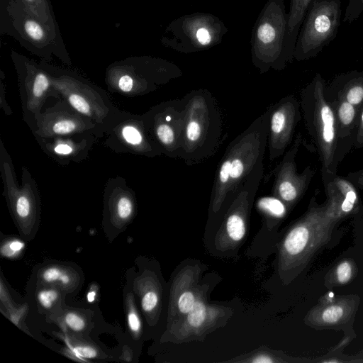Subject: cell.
Wrapping results in <instances>:
<instances>
[{"label":"cell","instance_id":"obj_1","mask_svg":"<svg viewBox=\"0 0 363 363\" xmlns=\"http://www.w3.org/2000/svg\"><path fill=\"white\" fill-rule=\"evenodd\" d=\"M270 111L271 106L228 144L214 177L208 209L210 220L224 212L248 174L263 162Z\"/></svg>","mask_w":363,"mask_h":363},{"label":"cell","instance_id":"obj_2","mask_svg":"<svg viewBox=\"0 0 363 363\" xmlns=\"http://www.w3.org/2000/svg\"><path fill=\"white\" fill-rule=\"evenodd\" d=\"M316 193L308 208L289 229L279 243L278 272L284 284L294 280L325 244L338 223L327 201L319 204Z\"/></svg>","mask_w":363,"mask_h":363},{"label":"cell","instance_id":"obj_3","mask_svg":"<svg viewBox=\"0 0 363 363\" xmlns=\"http://www.w3.org/2000/svg\"><path fill=\"white\" fill-rule=\"evenodd\" d=\"M185 99V117L179 157L188 166L206 162L214 156L225 140L223 111L207 89H194Z\"/></svg>","mask_w":363,"mask_h":363},{"label":"cell","instance_id":"obj_4","mask_svg":"<svg viewBox=\"0 0 363 363\" xmlns=\"http://www.w3.org/2000/svg\"><path fill=\"white\" fill-rule=\"evenodd\" d=\"M326 82L320 73L300 91L302 119L313 143L312 150L318 155L322 178L337 174L336 120L333 109L325 94Z\"/></svg>","mask_w":363,"mask_h":363},{"label":"cell","instance_id":"obj_5","mask_svg":"<svg viewBox=\"0 0 363 363\" xmlns=\"http://www.w3.org/2000/svg\"><path fill=\"white\" fill-rule=\"evenodd\" d=\"M1 33L47 60L52 54L69 62L58 28L42 22L17 0H1Z\"/></svg>","mask_w":363,"mask_h":363},{"label":"cell","instance_id":"obj_6","mask_svg":"<svg viewBox=\"0 0 363 363\" xmlns=\"http://www.w3.org/2000/svg\"><path fill=\"white\" fill-rule=\"evenodd\" d=\"M288 13L284 0H267L259 12L251 35V59L260 74L281 71L287 66L283 49L287 31Z\"/></svg>","mask_w":363,"mask_h":363},{"label":"cell","instance_id":"obj_7","mask_svg":"<svg viewBox=\"0 0 363 363\" xmlns=\"http://www.w3.org/2000/svg\"><path fill=\"white\" fill-rule=\"evenodd\" d=\"M228 31L224 22L208 13L196 12L172 21L161 38L164 46L181 53L207 50L218 44Z\"/></svg>","mask_w":363,"mask_h":363},{"label":"cell","instance_id":"obj_8","mask_svg":"<svg viewBox=\"0 0 363 363\" xmlns=\"http://www.w3.org/2000/svg\"><path fill=\"white\" fill-rule=\"evenodd\" d=\"M341 15V0H313L298 33L294 59L315 57L335 38Z\"/></svg>","mask_w":363,"mask_h":363},{"label":"cell","instance_id":"obj_9","mask_svg":"<svg viewBox=\"0 0 363 363\" xmlns=\"http://www.w3.org/2000/svg\"><path fill=\"white\" fill-rule=\"evenodd\" d=\"M263 178L264 164L261 162L246 177L231 203L213 220L219 223L214 240L218 250H234L245 238L250 211Z\"/></svg>","mask_w":363,"mask_h":363},{"label":"cell","instance_id":"obj_10","mask_svg":"<svg viewBox=\"0 0 363 363\" xmlns=\"http://www.w3.org/2000/svg\"><path fill=\"white\" fill-rule=\"evenodd\" d=\"M185 99H172L153 107L145 121L152 141L162 154L178 158L182 146Z\"/></svg>","mask_w":363,"mask_h":363},{"label":"cell","instance_id":"obj_11","mask_svg":"<svg viewBox=\"0 0 363 363\" xmlns=\"http://www.w3.org/2000/svg\"><path fill=\"white\" fill-rule=\"evenodd\" d=\"M303 139V135L298 133L281 161L271 172L274 176L272 195L282 201L289 211L303 196L315 172L311 165L306 167L301 173L297 171L296 157Z\"/></svg>","mask_w":363,"mask_h":363},{"label":"cell","instance_id":"obj_12","mask_svg":"<svg viewBox=\"0 0 363 363\" xmlns=\"http://www.w3.org/2000/svg\"><path fill=\"white\" fill-rule=\"evenodd\" d=\"M359 303V297L355 294L336 296L328 293L308 311L304 322L315 330H346L352 326Z\"/></svg>","mask_w":363,"mask_h":363},{"label":"cell","instance_id":"obj_13","mask_svg":"<svg viewBox=\"0 0 363 363\" xmlns=\"http://www.w3.org/2000/svg\"><path fill=\"white\" fill-rule=\"evenodd\" d=\"M301 119L300 102L294 94L271 105L267 138L271 162L282 156L291 145L295 129Z\"/></svg>","mask_w":363,"mask_h":363},{"label":"cell","instance_id":"obj_14","mask_svg":"<svg viewBox=\"0 0 363 363\" xmlns=\"http://www.w3.org/2000/svg\"><path fill=\"white\" fill-rule=\"evenodd\" d=\"M326 201L339 222L360 210L359 194L357 187L346 177L335 174L322 178Z\"/></svg>","mask_w":363,"mask_h":363},{"label":"cell","instance_id":"obj_15","mask_svg":"<svg viewBox=\"0 0 363 363\" xmlns=\"http://www.w3.org/2000/svg\"><path fill=\"white\" fill-rule=\"evenodd\" d=\"M11 57L16 69L21 72L23 85L27 95V109L36 114L50 89L51 77L25 56L12 51Z\"/></svg>","mask_w":363,"mask_h":363},{"label":"cell","instance_id":"obj_16","mask_svg":"<svg viewBox=\"0 0 363 363\" xmlns=\"http://www.w3.org/2000/svg\"><path fill=\"white\" fill-rule=\"evenodd\" d=\"M51 81L54 87L62 93L69 104L79 113L98 121L106 116V106L89 87L70 77L51 78Z\"/></svg>","mask_w":363,"mask_h":363},{"label":"cell","instance_id":"obj_17","mask_svg":"<svg viewBox=\"0 0 363 363\" xmlns=\"http://www.w3.org/2000/svg\"><path fill=\"white\" fill-rule=\"evenodd\" d=\"M223 317L224 309L208 305L201 294L194 308L176 320V340L185 341L201 336L218 324V318Z\"/></svg>","mask_w":363,"mask_h":363},{"label":"cell","instance_id":"obj_18","mask_svg":"<svg viewBox=\"0 0 363 363\" xmlns=\"http://www.w3.org/2000/svg\"><path fill=\"white\" fill-rule=\"evenodd\" d=\"M325 96L335 116L337 131L335 162L338 167L352 148L360 111L342 98Z\"/></svg>","mask_w":363,"mask_h":363},{"label":"cell","instance_id":"obj_19","mask_svg":"<svg viewBox=\"0 0 363 363\" xmlns=\"http://www.w3.org/2000/svg\"><path fill=\"white\" fill-rule=\"evenodd\" d=\"M35 118L36 133L47 138L81 133L93 126L78 113L67 111H49L36 115Z\"/></svg>","mask_w":363,"mask_h":363},{"label":"cell","instance_id":"obj_20","mask_svg":"<svg viewBox=\"0 0 363 363\" xmlns=\"http://www.w3.org/2000/svg\"><path fill=\"white\" fill-rule=\"evenodd\" d=\"M325 94L327 96L342 98L360 111L363 106V69L337 75L329 84H325Z\"/></svg>","mask_w":363,"mask_h":363},{"label":"cell","instance_id":"obj_21","mask_svg":"<svg viewBox=\"0 0 363 363\" xmlns=\"http://www.w3.org/2000/svg\"><path fill=\"white\" fill-rule=\"evenodd\" d=\"M289 1L287 31L283 49V60L286 66L294 59V50L298 33L313 0Z\"/></svg>","mask_w":363,"mask_h":363},{"label":"cell","instance_id":"obj_22","mask_svg":"<svg viewBox=\"0 0 363 363\" xmlns=\"http://www.w3.org/2000/svg\"><path fill=\"white\" fill-rule=\"evenodd\" d=\"M357 266L351 258L338 262L324 278V284L328 288L348 284L357 274Z\"/></svg>","mask_w":363,"mask_h":363},{"label":"cell","instance_id":"obj_23","mask_svg":"<svg viewBox=\"0 0 363 363\" xmlns=\"http://www.w3.org/2000/svg\"><path fill=\"white\" fill-rule=\"evenodd\" d=\"M201 294V291L192 286L191 284L184 283V278H180L176 283V296L174 304L176 315H179L177 320L187 314L194 306Z\"/></svg>","mask_w":363,"mask_h":363},{"label":"cell","instance_id":"obj_24","mask_svg":"<svg viewBox=\"0 0 363 363\" xmlns=\"http://www.w3.org/2000/svg\"><path fill=\"white\" fill-rule=\"evenodd\" d=\"M256 208L268 225H274L279 223L289 211L285 203L273 195L257 199Z\"/></svg>","mask_w":363,"mask_h":363},{"label":"cell","instance_id":"obj_25","mask_svg":"<svg viewBox=\"0 0 363 363\" xmlns=\"http://www.w3.org/2000/svg\"><path fill=\"white\" fill-rule=\"evenodd\" d=\"M42 22L58 28L50 0H17Z\"/></svg>","mask_w":363,"mask_h":363},{"label":"cell","instance_id":"obj_26","mask_svg":"<svg viewBox=\"0 0 363 363\" xmlns=\"http://www.w3.org/2000/svg\"><path fill=\"white\" fill-rule=\"evenodd\" d=\"M5 174H6V186L10 191L15 194V208L16 212L21 218H26L30 211V203L26 191L23 189L19 190L16 188L12 175L9 174L6 167L4 164Z\"/></svg>","mask_w":363,"mask_h":363},{"label":"cell","instance_id":"obj_27","mask_svg":"<svg viewBox=\"0 0 363 363\" xmlns=\"http://www.w3.org/2000/svg\"><path fill=\"white\" fill-rule=\"evenodd\" d=\"M245 358V359H242L240 362L253 363H274L286 362L285 359H282L279 356L267 351L256 352Z\"/></svg>","mask_w":363,"mask_h":363},{"label":"cell","instance_id":"obj_28","mask_svg":"<svg viewBox=\"0 0 363 363\" xmlns=\"http://www.w3.org/2000/svg\"><path fill=\"white\" fill-rule=\"evenodd\" d=\"M363 12V0H349L342 21L351 23Z\"/></svg>","mask_w":363,"mask_h":363},{"label":"cell","instance_id":"obj_29","mask_svg":"<svg viewBox=\"0 0 363 363\" xmlns=\"http://www.w3.org/2000/svg\"><path fill=\"white\" fill-rule=\"evenodd\" d=\"M43 279L47 282H54L60 281L63 284H67L69 282V277L66 274L56 267L47 269L43 274Z\"/></svg>","mask_w":363,"mask_h":363},{"label":"cell","instance_id":"obj_30","mask_svg":"<svg viewBox=\"0 0 363 363\" xmlns=\"http://www.w3.org/2000/svg\"><path fill=\"white\" fill-rule=\"evenodd\" d=\"M74 143L68 140L56 141L54 144L50 145L52 152L60 156L71 155L74 152L75 147Z\"/></svg>","mask_w":363,"mask_h":363},{"label":"cell","instance_id":"obj_31","mask_svg":"<svg viewBox=\"0 0 363 363\" xmlns=\"http://www.w3.org/2000/svg\"><path fill=\"white\" fill-rule=\"evenodd\" d=\"M159 303V296L154 291H147L141 301L142 308L145 312H151L156 308Z\"/></svg>","mask_w":363,"mask_h":363},{"label":"cell","instance_id":"obj_32","mask_svg":"<svg viewBox=\"0 0 363 363\" xmlns=\"http://www.w3.org/2000/svg\"><path fill=\"white\" fill-rule=\"evenodd\" d=\"M117 213L122 219L128 218L133 210V204L130 199L127 196H121L117 202Z\"/></svg>","mask_w":363,"mask_h":363},{"label":"cell","instance_id":"obj_33","mask_svg":"<svg viewBox=\"0 0 363 363\" xmlns=\"http://www.w3.org/2000/svg\"><path fill=\"white\" fill-rule=\"evenodd\" d=\"M58 297V293L54 289L43 290L39 292L38 298L44 308H50Z\"/></svg>","mask_w":363,"mask_h":363},{"label":"cell","instance_id":"obj_34","mask_svg":"<svg viewBox=\"0 0 363 363\" xmlns=\"http://www.w3.org/2000/svg\"><path fill=\"white\" fill-rule=\"evenodd\" d=\"M363 147V106L359 114L357 125L353 140L352 148L361 149Z\"/></svg>","mask_w":363,"mask_h":363},{"label":"cell","instance_id":"obj_35","mask_svg":"<svg viewBox=\"0 0 363 363\" xmlns=\"http://www.w3.org/2000/svg\"><path fill=\"white\" fill-rule=\"evenodd\" d=\"M67 325L75 331L82 330L85 325L84 320L74 313H69L65 316Z\"/></svg>","mask_w":363,"mask_h":363},{"label":"cell","instance_id":"obj_36","mask_svg":"<svg viewBox=\"0 0 363 363\" xmlns=\"http://www.w3.org/2000/svg\"><path fill=\"white\" fill-rule=\"evenodd\" d=\"M346 177L352 182L358 189L363 190V167L357 171L349 172Z\"/></svg>","mask_w":363,"mask_h":363},{"label":"cell","instance_id":"obj_37","mask_svg":"<svg viewBox=\"0 0 363 363\" xmlns=\"http://www.w3.org/2000/svg\"><path fill=\"white\" fill-rule=\"evenodd\" d=\"M73 352L78 357L85 358H94L96 356V352L90 347H77L73 349Z\"/></svg>","mask_w":363,"mask_h":363},{"label":"cell","instance_id":"obj_38","mask_svg":"<svg viewBox=\"0 0 363 363\" xmlns=\"http://www.w3.org/2000/svg\"><path fill=\"white\" fill-rule=\"evenodd\" d=\"M128 325L132 331L138 332L141 327V323L137 313L131 311L128 316Z\"/></svg>","mask_w":363,"mask_h":363},{"label":"cell","instance_id":"obj_39","mask_svg":"<svg viewBox=\"0 0 363 363\" xmlns=\"http://www.w3.org/2000/svg\"><path fill=\"white\" fill-rule=\"evenodd\" d=\"M24 246V244L20 241L14 240L12 241L9 245V248L13 252L20 251Z\"/></svg>","mask_w":363,"mask_h":363},{"label":"cell","instance_id":"obj_40","mask_svg":"<svg viewBox=\"0 0 363 363\" xmlns=\"http://www.w3.org/2000/svg\"><path fill=\"white\" fill-rule=\"evenodd\" d=\"M96 294L94 291H91L87 295V299L89 302H93L95 299Z\"/></svg>","mask_w":363,"mask_h":363}]
</instances>
